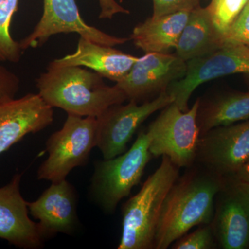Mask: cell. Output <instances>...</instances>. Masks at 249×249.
Instances as JSON below:
<instances>
[{"mask_svg":"<svg viewBox=\"0 0 249 249\" xmlns=\"http://www.w3.org/2000/svg\"><path fill=\"white\" fill-rule=\"evenodd\" d=\"M20 80L14 72L0 65V103L16 97Z\"/></svg>","mask_w":249,"mask_h":249,"instance_id":"25","label":"cell"},{"mask_svg":"<svg viewBox=\"0 0 249 249\" xmlns=\"http://www.w3.org/2000/svg\"><path fill=\"white\" fill-rule=\"evenodd\" d=\"M249 0H209V8L214 25L222 36Z\"/></svg>","mask_w":249,"mask_h":249,"instance_id":"21","label":"cell"},{"mask_svg":"<svg viewBox=\"0 0 249 249\" xmlns=\"http://www.w3.org/2000/svg\"><path fill=\"white\" fill-rule=\"evenodd\" d=\"M21 178V174H16L0 188V238L19 248L38 249L45 240L37 223L29 217L27 201L19 191Z\"/></svg>","mask_w":249,"mask_h":249,"instance_id":"15","label":"cell"},{"mask_svg":"<svg viewBox=\"0 0 249 249\" xmlns=\"http://www.w3.org/2000/svg\"><path fill=\"white\" fill-rule=\"evenodd\" d=\"M19 0H0V62L17 63L23 51L19 42L13 38L11 24L17 12Z\"/></svg>","mask_w":249,"mask_h":249,"instance_id":"20","label":"cell"},{"mask_svg":"<svg viewBox=\"0 0 249 249\" xmlns=\"http://www.w3.org/2000/svg\"><path fill=\"white\" fill-rule=\"evenodd\" d=\"M249 119V92L230 93L199 104L197 124L200 136L210 129Z\"/></svg>","mask_w":249,"mask_h":249,"instance_id":"19","label":"cell"},{"mask_svg":"<svg viewBox=\"0 0 249 249\" xmlns=\"http://www.w3.org/2000/svg\"><path fill=\"white\" fill-rule=\"evenodd\" d=\"M190 11L147 18L134 27L130 39L145 53H170L175 49Z\"/></svg>","mask_w":249,"mask_h":249,"instance_id":"18","label":"cell"},{"mask_svg":"<svg viewBox=\"0 0 249 249\" xmlns=\"http://www.w3.org/2000/svg\"><path fill=\"white\" fill-rule=\"evenodd\" d=\"M174 102L167 91L152 101L139 104L129 101L126 105H114L96 117V147L104 160H109L126 151L127 143L141 124L156 111Z\"/></svg>","mask_w":249,"mask_h":249,"instance_id":"7","label":"cell"},{"mask_svg":"<svg viewBox=\"0 0 249 249\" xmlns=\"http://www.w3.org/2000/svg\"><path fill=\"white\" fill-rule=\"evenodd\" d=\"M36 82L44 101L67 114L96 118L110 106L127 100L117 85H106L96 72L83 67L58 65L54 60Z\"/></svg>","mask_w":249,"mask_h":249,"instance_id":"2","label":"cell"},{"mask_svg":"<svg viewBox=\"0 0 249 249\" xmlns=\"http://www.w3.org/2000/svg\"><path fill=\"white\" fill-rule=\"evenodd\" d=\"M223 44H237L249 47V1L222 36Z\"/></svg>","mask_w":249,"mask_h":249,"instance_id":"23","label":"cell"},{"mask_svg":"<svg viewBox=\"0 0 249 249\" xmlns=\"http://www.w3.org/2000/svg\"><path fill=\"white\" fill-rule=\"evenodd\" d=\"M76 33L101 45H123L129 40L126 37L109 35L85 22L80 16L76 0H44L43 13L32 32L19 42L22 51L37 48L53 36Z\"/></svg>","mask_w":249,"mask_h":249,"instance_id":"10","label":"cell"},{"mask_svg":"<svg viewBox=\"0 0 249 249\" xmlns=\"http://www.w3.org/2000/svg\"><path fill=\"white\" fill-rule=\"evenodd\" d=\"M218 247L211 223L199 226L191 233L185 234L171 245L173 249H213Z\"/></svg>","mask_w":249,"mask_h":249,"instance_id":"22","label":"cell"},{"mask_svg":"<svg viewBox=\"0 0 249 249\" xmlns=\"http://www.w3.org/2000/svg\"><path fill=\"white\" fill-rule=\"evenodd\" d=\"M149 145L147 131H142L127 151L114 158L96 162L91 178V193L106 213H113L120 201L140 183L152 157Z\"/></svg>","mask_w":249,"mask_h":249,"instance_id":"4","label":"cell"},{"mask_svg":"<svg viewBox=\"0 0 249 249\" xmlns=\"http://www.w3.org/2000/svg\"><path fill=\"white\" fill-rule=\"evenodd\" d=\"M101 13L100 19H112L117 14H129V11L124 9L116 0H98Z\"/></svg>","mask_w":249,"mask_h":249,"instance_id":"26","label":"cell"},{"mask_svg":"<svg viewBox=\"0 0 249 249\" xmlns=\"http://www.w3.org/2000/svg\"><path fill=\"white\" fill-rule=\"evenodd\" d=\"M179 168L163 156L157 170L122 209V234L118 249H152L167 195L179 177Z\"/></svg>","mask_w":249,"mask_h":249,"instance_id":"3","label":"cell"},{"mask_svg":"<svg viewBox=\"0 0 249 249\" xmlns=\"http://www.w3.org/2000/svg\"><path fill=\"white\" fill-rule=\"evenodd\" d=\"M152 17H160L178 11H190L200 6V0H152Z\"/></svg>","mask_w":249,"mask_h":249,"instance_id":"24","label":"cell"},{"mask_svg":"<svg viewBox=\"0 0 249 249\" xmlns=\"http://www.w3.org/2000/svg\"><path fill=\"white\" fill-rule=\"evenodd\" d=\"M249 160V119L210 129L200 136L196 164L226 180Z\"/></svg>","mask_w":249,"mask_h":249,"instance_id":"8","label":"cell"},{"mask_svg":"<svg viewBox=\"0 0 249 249\" xmlns=\"http://www.w3.org/2000/svg\"><path fill=\"white\" fill-rule=\"evenodd\" d=\"M29 213L39 222L44 240L58 233L71 234L78 225L77 196L66 179L52 183L37 200L27 202Z\"/></svg>","mask_w":249,"mask_h":249,"instance_id":"14","label":"cell"},{"mask_svg":"<svg viewBox=\"0 0 249 249\" xmlns=\"http://www.w3.org/2000/svg\"><path fill=\"white\" fill-rule=\"evenodd\" d=\"M53 121V107L38 93L0 103V155L27 134L40 132Z\"/></svg>","mask_w":249,"mask_h":249,"instance_id":"13","label":"cell"},{"mask_svg":"<svg viewBox=\"0 0 249 249\" xmlns=\"http://www.w3.org/2000/svg\"><path fill=\"white\" fill-rule=\"evenodd\" d=\"M249 76V47L227 44L214 53L187 62L186 75L174 82L167 93L183 111L189 109L188 102L196 88L203 83L229 75Z\"/></svg>","mask_w":249,"mask_h":249,"instance_id":"9","label":"cell"},{"mask_svg":"<svg viewBox=\"0 0 249 249\" xmlns=\"http://www.w3.org/2000/svg\"><path fill=\"white\" fill-rule=\"evenodd\" d=\"M239 184V183H238ZM240 186H242V187H243L244 188H245V189L246 190V191H247L249 192V186H247V185H242V184H240Z\"/></svg>","mask_w":249,"mask_h":249,"instance_id":"28","label":"cell"},{"mask_svg":"<svg viewBox=\"0 0 249 249\" xmlns=\"http://www.w3.org/2000/svg\"><path fill=\"white\" fill-rule=\"evenodd\" d=\"M224 46L222 34L214 25L209 8L192 10L175 48V54L185 62L214 53Z\"/></svg>","mask_w":249,"mask_h":249,"instance_id":"17","label":"cell"},{"mask_svg":"<svg viewBox=\"0 0 249 249\" xmlns=\"http://www.w3.org/2000/svg\"><path fill=\"white\" fill-rule=\"evenodd\" d=\"M227 180L195 163L178 177L165 198L154 249H167L196 226L211 223L216 196Z\"/></svg>","mask_w":249,"mask_h":249,"instance_id":"1","label":"cell"},{"mask_svg":"<svg viewBox=\"0 0 249 249\" xmlns=\"http://www.w3.org/2000/svg\"><path fill=\"white\" fill-rule=\"evenodd\" d=\"M96 118L67 114L62 128L47 140L48 157L37 170V178L58 182L76 167L86 164L96 147Z\"/></svg>","mask_w":249,"mask_h":249,"instance_id":"6","label":"cell"},{"mask_svg":"<svg viewBox=\"0 0 249 249\" xmlns=\"http://www.w3.org/2000/svg\"><path fill=\"white\" fill-rule=\"evenodd\" d=\"M211 224L218 247L249 249V192L238 183L227 180L216 196Z\"/></svg>","mask_w":249,"mask_h":249,"instance_id":"12","label":"cell"},{"mask_svg":"<svg viewBox=\"0 0 249 249\" xmlns=\"http://www.w3.org/2000/svg\"><path fill=\"white\" fill-rule=\"evenodd\" d=\"M187 62L175 53H145L116 85L128 101L139 103L166 91L186 75Z\"/></svg>","mask_w":249,"mask_h":249,"instance_id":"11","label":"cell"},{"mask_svg":"<svg viewBox=\"0 0 249 249\" xmlns=\"http://www.w3.org/2000/svg\"><path fill=\"white\" fill-rule=\"evenodd\" d=\"M200 98L188 111L175 103L162 109L149 126V150L152 157L165 156L178 168H191L196 163L200 130L197 114Z\"/></svg>","mask_w":249,"mask_h":249,"instance_id":"5","label":"cell"},{"mask_svg":"<svg viewBox=\"0 0 249 249\" xmlns=\"http://www.w3.org/2000/svg\"><path fill=\"white\" fill-rule=\"evenodd\" d=\"M139 57L125 53L108 45L80 37L73 53L54 61L60 65L90 69L103 78L119 83L127 76Z\"/></svg>","mask_w":249,"mask_h":249,"instance_id":"16","label":"cell"},{"mask_svg":"<svg viewBox=\"0 0 249 249\" xmlns=\"http://www.w3.org/2000/svg\"><path fill=\"white\" fill-rule=\"evenodd\" d=\"M228 181H231L239 183V184L249 186V160Z\"/></svg>","mask_w":249,"mask_h":249,"instance_id":"27","label":"cell"}]
</instances>
